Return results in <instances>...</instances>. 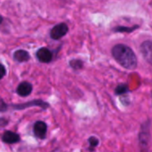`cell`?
<instances>
[{
	"label": "cell",
	"mask_w": 152,
	"mask_h": 152,
	"mask_svg": "<svg viewBox=\"0 0 152 152\" xmlns=\"http://www.w3.org/2000/svg\"><path fill=\"white\" fill-rule=\"evenodd\" d=\"M114 59L124 68L134 69L137 66V58L134 51L125 45H116L112 48Z\"/></svg>",
	"instance_id": "6da1fadb"
},
{
	"label": "cell",
	"mask_w": 152,
	"mask_h": 152,
	"mask_svg": "<svg viewBox=\"0 0 152 152\" xmlns=\"http://www.w3.org/2000/svg\"><path fill=\"white\" fill-rule=\"evenodd\" d=\"M69 30V27L67 26V24L65 23H60L57 24L56 26H54L51 32H50V37L51 38L54 39V40H58L60 38H61L62 37H64L67 32Z\"/></svg>",
	"instance_id": "7a4b0ae2"
},
{
	"label": "cell",
	"mask_w": 152,
	"mask_h": 152,
	"mask_svg": "<svg viewBox=\"0 0 152 152\" xmlns=\"http://www.w3.org/2000/svg\"><path fill=\"white\" fill-rule=\"evenodd\" d=\"M37 58L40 62L48 63L53 60V53L49 49H47L45 47H42L37 50Z\"/></svg>",
	"instance_id": "3957f363"
},
{
	"label": "cell",
	"mask_w": 152,
	"mask_h": 152,
	"mask_svg": "<svg viewBox=\"0 0 152 152\" xmlns=\"http://www.w3.org/2000/svg\"><path fill=\"white\" fill-rule=\"evenodd\" d=\"M47 132V126L43 121H37L34 125V134L37 137L40 139H44L46 135Z\"/></svg>",
	"instance_id": "277c9868"
},
{
	"label": "cell",
	"mask_w": 152,
	"mask_h": 152,
	"mask_svg": "<svg viewBox=\"0 0 152 152\" xmlns=\"http://www.w3.org/2000/svg\"><path fill=\"white\" fill-rule=\"evenodd\" d=\"M32 92V86L28 82H22L17 87V94L21 97L29 95Z\"/></svg>",
	"instance_id": "5b68a950"
},
{
	"label": "cell",
	"mask_w": 152,
	"mask_h": 152,
	"mask_svg": "<svg viewBox=\"0 0 152 152\" xmlns=\"http://www.w3.org/2000/svg\"><path fill=\"white\" fill-rule=\"evenodd\" d=\"M2 140H3L4 142H5L7 144H13V143H16V142H20V135L13 133V132L6 131L3 134Z\"/></svg>",
	"instance_id": "8992f818"
},
{
	"label": "cell",
	"mask_w": 152,
	"mask_h": 152,
	"mask_svg": "<svg viewBox=\"0 0 152 152\" xmlns=\"http://www.w3.org/2000/svg\"><path fill=\"white\" fill-rule=\"evenodd\" d=\"M141 51L143 57L151 63V42L150 40L142 43L141 46Z\"/></svg>",
	"instance_id": "52a82bcc"
},
{
	"label": "cell",
	"mask_w": 152,
	"mask_h": 152,
	"mask_svg": "<svg viewBox=\"0 0 152 152\" xmlns=\"http://www.w3.org/2000/svg\"><path fill=\"white\" fill-rule=\"evenodd\" d=\"M30 106H38V107H41L43 110H45V108H47L49 105L43 102V101H38V100H36V101H32V102H28V103L26 104H22V105H16V106H13L15 109H18V110H23L24 108H28V107H30Z\"/></svg>",
	"instance_id": "ba28073f"
},
{
	"label": "cell",
	"mask_w": 152,
	"mask_h": 152,
	"mask_svg": "<svg viewBox=\"0 0 152 152\" xmlns=\"http://www.w3.org/2000/svg\"><path fill=\"white\" fill-rule=\"evenodd\" d=\"M13 59L18 62H24L29 60V54L25 50H18L13 53Z\"/></svg>",
	"instance_id": "9c48e42d"
},
{
	"label": "cell",
	"mask_w": 152,
	"mask_h": 152,
	"mask_svg": "<svg viewBox=\"0 0 152 152\" xmlns=\"http://www.w3.org/2000/svg\"><path fill=\"white\" fill-rule=\"evenodd\" d=\"M128 91H129V88L126 85H120L116 88V94L118 95L124 94L127 93Z\"/></svg>",
	"instance_id": "30bf717a"
},
{
	"label": "cell",
	"mask_w": 152,
	"mask_h": 152,
	"mask_svg": "<svg viewBox=\"0 0 152 152\" xmlns=\"http://www.w3.org/2000/svg\"><path fill=\"white\" fill-rule=\"evenodd\" d=\"M69 64H70V66H71L74 69H81L82 66H83V62H82V61H80V60H72V61L69 62Z\"/></svg>",
	"instance_id": "8fae6325"
},
{
	"label": "cell",
	"mask_w": 152,
	"mask_h": 152,
	"mask_svg": "<svg viewBox=\"0 0 152 152\" xmlns=\"http://www.w3.org/2000/svg\"><path fill=\"white\" fill-rule=\"evenodd\" d=\"M138 26H134L133 28H126V27H118L116 28H114L115 30H117V32H132V30L137 28Z\"/></svg>",
	"instance_id": "7c38bea8"
},
{
	"label": "cell",
	"mask_w": 152,
	"mask_h": 152,
	"mask_svg": "<svg viewBox=\"0 0 152 152\" xmlns=\"http://www.w3.org/2000/svg\"><path fill=\"white\" fill-rule=\"evenodd\" d=\"M88 142H89V144H90L91 147H96L99 144V140L96 137H94V136L90 137Z\"/></svg>",
	"instance_id": "4fadbf2b"
},
{
	"label": "cell",
	"mask_w": 152,
	"mask_h": 152,
	"mask_svg": "<svg viewBox=\"0 0 152 152\" xmlns=\"http://www.w3.org/2000/svg\"><path fill=\"white\" fill-rule=\"evenodd\" d=\"M7 110V105L6 103L4 102V100L0 97V111H5Z\"/></svg>",
	"instance_id": "5bb4252c"
},
{
	"label": "cell",
	"mask_w": 152,
	"mask_h": 152,
	"mask_svg": "<svg viewBox=\"0 0 152 152\" xmlns=\"http://www.w3.org/2000/svg\"><path fill=\"white\" fill-rule=\"evenodd\" d=\"M6 74V69L4 65L0 64V79H2Z\"/></svg>",
	"instance_id": "9a60e30c"
},
{
	"label": "cell",
	"mask_w": 152,
	"mask_h": 152,
	"mask_svg": "<svg viewBox=\"0 0 152 152\" xmlns=\"http://www.w3.org/2000/svg\"><path fill=\"white\" fill-rule=\"evenodd\" d=\"M2 21H3V17L0 15V24H1V22H2Z\"/></svg>",
	"instance_id": "2e32d148"
}]
</instances>
